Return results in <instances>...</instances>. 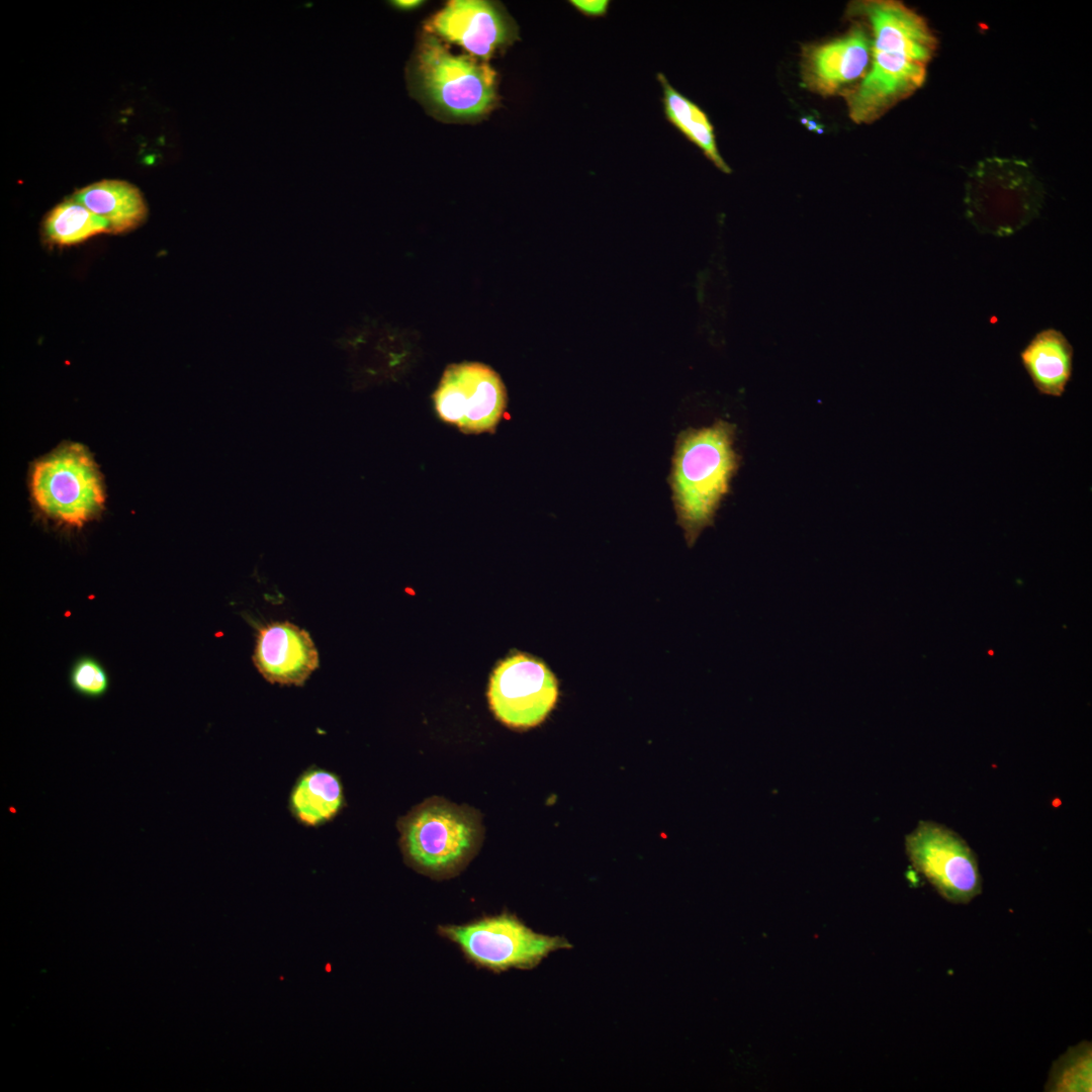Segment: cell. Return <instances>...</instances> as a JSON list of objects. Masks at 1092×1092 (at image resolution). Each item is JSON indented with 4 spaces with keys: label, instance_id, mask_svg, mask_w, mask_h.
Segmentation results:
<instances>
[{
    "label": "cell",
    "instance_id": "obj_13",
    "mask_svg": "<svg viewBox=\"0 0 1092 1092\" xmlns=\"http://www.w3.org/2000/svg\"><path fill=\"white\" fill-rule=\"evenodd\" d=\"M252 659L264 679L281 686L303 687L320 666L310 634L288 621L259 628Z\"/></svg>",
    "mask_w": 1092,
    "mask_h": 1092
},
{
    "label": "cell",
    "instance_id": "obj_4",
    "mask_svg": "<svg viewBox=\"0 0 1092 1092\" xmlns=\"http://www.w3.org/2000/svg\"><path fill=\"white\" fill-rule=\"evenodd\" d=\"M29 487L42 515L71 527L98 517L105 503L100 471L80 444H65L36 461Z\"/></svg>",
    "mask_w": 1092,
    "mask_h": 1092
},
{
    "label": "cell",
    "instance_id": "obj_20",
    "mask_svg": "<svg viewBox=\"0 0 1092 1092\" xmlns=\"http://www.w3.org/2000/svg\"><path fill=\"white\" fill-rule=\"evenodd\" d=\"M71 684L79 694L98 698L107 691L108 677L98 662L83 658L72 669Z\"/></svg>",
    "mask_w": 1092,
    "mask_h": 1092
},
{
    "label": "cell",
    "instance_id": "obj_16",
    "mask_svg": "<svg viewBox=\"0 0 1092 1092\" xmlns=\"http://www.w3.org/2000/svg\"><path fill=\"white\" fill-rule=\"evenodd\" d=\"M74 199L103 218L109 233L120 234L138 228L148 210L141 191L132 184L116 179L101 180L83 187Z\"/></svg>",
    "mask_w": 1092,
    "mask_h": 1092
},
{
    "label": "cell",
    "instance_id": "obj_14",
    "mask_svg": "<svg viewBox=\"0 0 1092 1092\" xmlns=\"http://www.w3.org/2000/svg\"><path fill=\"white\" fill-rule=\"evenodd\" d=\"M1074 350L1056 329L1038 332L1020 352L1021 363L1038 393L1060 397L1073 373Z\"/></svg>",
    "mask_w": 1092,
    "mask_h": 1092
},
{
    "label": "cell",
    "instance_id": "obj_18",
    "mask_svg": "<svg viewBox=\"0 0 1092 1092\" xmlns=\"http://www.w3.org/2000/svg\"><path fill=\"white\" fill-rule=\"evenodd\" d=\"M46 238L59 246L82 243L109 232L108 223L74 198L53 208L43 223Z\"/></svg>",
    "mask_w": 1092,
    "mask_h": 1092
},
{
    "label": "cell",
    "instance_id": "obj_12",
    "mask_svg": "<svg viewBox=\"0 0 1092 1092\" xmlns=\"http://www.w3.org/2000/svg\"><path fill=\"white\" fill-rule=\"evenodd\" d=\"M842 34L824 42L805 46L802 51L803 84L821 96L841 95L866 75L872 52L868 26L858 19Z\"/></svg>",
    "mask_w": 1092,
    "mask_h": 1092
},
{
    "label": "cell",
    "instance_id": "obj_21",
    "mask_svg": "<svg viewBox=\"0 0 1092 1092\" xmlns=\"http://www.w3.org/2000/svg\"><path fill=\"white\" fill-rule=\"evenodd\" d=\"M574 10L588 18L605 17L610 9V0H569Z\"/></svg>",
    "mask_w": 1092,
    "mask_h": 1092
},
{
    "label": "cell",
    "instance_id": "obj_7",
    "mask_svg": "<svg viewBox=\"0 0 1092 1092\" xmlns=\"http://www.w3.org/2000/svg\"><path fill=\"white\" fill-rule=\"evenodd\" d=\"M913 868L937 893L953 904H968L982 891L976 854L954 831L932 821H920L905 837Z\"/></svg>",
    "mask_w": 1092,
    "mask_h": 1092
},
{
    "label": "cell",
    "instance_id": "obj_5",
    "mask_svg": "<svg viewBox=\"0 0 1092 1092\" xmlns=\"http://www.w3.org/2000/svg\"><path fill=\"white\" fill-rule=\"evenodd\" d=\"M397 826L405 859L434 877L459 871L475 852L480 836L470 812L439 800L417 807Z\"/></svg>",
    "mask_w": 1092,
    "mask_h": 1092
},
{
    "label": "cell",
    "instance_id": "obj_11",
    "mask_svg": "<svg viewBox=\"0 0 1092 1092\" xmlns=\"http://www.w3.org/2000/svg\"><path fill=\"white\" fill-rule=\"evenodd\" d=\"M425 31L483 62L519 39L515 19L502 4L486 0L447 2L427 20Z\"/></svg>",
    "mask_w": 1092,
    "mask_h": 1092
},
{
    "label": "cell",
    "instance_id": "obj_3",
    "mask_svg": "<svg viewBox=\"0 0 1092 1092\" xmlns=\"http://www.w3.org/2000/svg\"><path fill=\"white\" fill-rule=\"evenodd\" d=\"M734 434L733 425L718 421L711 427L687 430L678 437L670 484L689 546L713 523L738 468Z\"/></svg>",
    "mask_w": 1092,
    "mask_h": 1092
},
{
    "label": "cell",
    "instance_id": "obj_2",
    "mask_svg": "<svg viewBox=\"0 0 1092 1092\" xmlns=\"http://www.w3.org/2000/svg\"><path fill=\"white\" fill-rule=\"evenodd\" d=\"M411 94L435 118L470 122L496 105L497 76L487 64L469 55H455L435 35L425 33L407 68Z\"/></svg>",
    "mask_w": 1092,
    "mask_h": 1092
},
{
    "label": "cell",
    "instance_id": "obj_22",
    "mask_svg": "<svg viewBox=\"0 0 1092 1092\" xmlns=\"http://www.w3.org/2000/svg\"><path fill=\"white\" fill-rule=\"evenodd\" d=\"M423 3L424 1L422 0H396L391 2L394 7L406 11L414 10L423 5Z\"/></svg>",
    "mask_w": 1092,
    "mask_h": 1092
},
{
    "label": "cell",
    "instance_id": "obj_8",
    "mask_svg": "<svg viewBox=\"0 0 1092 1092\" xmlns=\"http://www.w3.org/2000/svg\"><path fill=\"white\" fill-rule=\"evenodd\" d=\"M433 397L438 417L468 434L492 432L507 405L500 377L478 362L448 366Z\"/></svg>",
    "mask_w": 1092,
    "mask_h": 1092
},
{
    "label": "cell",
    "instance_id": "obj_1",
    "mask_svg": "<svg viewBox=\"0 0 1092 1092\" xmlns=\"http://www.w3.org/2000/svg\"><path fill=\"white\" fill-rule=\"evenodd\" d=\"M846 13L868 26L872 52L866 75L842 96L849 118L871 124L924 85L938 41L926 19L899 0L852 1Z\"/></svg>",
    "mask_w": 1092,
    "mask_h": 1092
},
{
    "label": "cell",
    "instance_id": "obj_9",
    "mask_svg": "<svg viewBox=\"0 0 1092 1092\" xmlns=\"http://www.w3.org/2000/svg\"><path fill=\"white\" fill-rule=\"evenodd\" d=\"M557 699L554 674L544 662L525 653L503 660L490 677V708L498 720L512 728L527 729L540 724Z\"/></svg>",
    "mask_w": 1092,
    "mask_h": 1092
},
{
    "label": "cell",
    "instance_id": "obj_19",
    "mask_svg": "<svg viewBox=\"0 0 1092 1092\" xmlns=\"http://www.w3.org/2000/svg\"><path fill=\"white\" fill-rule=\"evenodd\" d=\"M1092 1072L1091 1042L1083 1040L1071 1046L1053 1065L1044 1086L1049 1092H1090Z\"/></svg>",
    "mask_w": 1092,
    "mask_h": 1092
},
{
    "label": "cell",
    "instance_id": "obj_6",
    "mask_svg": "<svg viewBox=\"0 0 1092 1092\" xmlns=\"http://www.w3.org/2000/svg\"><path fill=\"white\" fill-rule=\"evenodd\" d=\"M439 934L457 944L475 966L495 973L533 969L551 952L571 947L564 937L535 932L507 913L441 926Z\"/></svg>",
    "mask_w": 1092,
    "mask_h": 1092
},
{
    "label": "cell",
    "instance_id": "obj_17",
    "mask_svg": "<svg viewBox=\"0 0 1092 1092\" xmlns=\"http://www.w3.org/2000/svg\"><path fill=\"white\" fill-rule=\"evenodd\" d=\"M656 79L662 90L661 103L665 119L717 169L725 174L731 173L730 166L719 152L714 125L705 110L677 91L663 73H657Z\"/></svg>",
    "mask_w": 1092,
    "mask_h": 1092
},
{
    "label": "cell",
    "instance_id": "obj_10",
    "mask_svg": "<svg viewBox=\"0 0 1092 1092\" xmlns=\"http://www.w3.org/2000/svg\"><path fill=\"white\" fill-rule=\"evenodd\" d=\"M1041 190L1024 164L1012 163L1006 175H994L990 164L982 163L969 182L966 202L969 214L984 231L1008 235L1004 205L1015 230L1037 213Z\"/></svg>",
    "mask_w": 1092,
    "mask_h": 1092
},
{
    "label": "cell",
    "instance_id": "obj_15",
    "mask_svg": "<svg viewBox=\"0 0 1092 1092\" xmlns=\"http://www.w3.org/2000/svg\"><path fill=\"white\" fill-rule=\"evenodd\" d=\"M341 779L311 765L296 779L288 798L292 817L302 826L317 828L333 821L345 807Z\"/></svg>",
    "mask_w": 1092,
    "mask_h": 1092
}]
</instances>
